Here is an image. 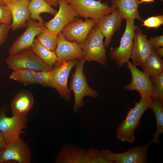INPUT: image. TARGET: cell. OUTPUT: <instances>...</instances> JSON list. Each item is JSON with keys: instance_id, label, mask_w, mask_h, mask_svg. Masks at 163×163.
<instances>
[{"instance_id": "obj_27", "label": "cell", "mask_w": 163, "mask_h": 163, "mask_svg": "<svg viewBox=\"0 0 163 163\" xmlns=\"http://www.w3.org/2000/svg\"><path fill=\"white\" fill-rule=\"evenodd\" d=\"M36 39L49 50L55 52L58 43V35L45 28L37 36Z\"/></svg>"}, {"instance_id": "obj_3", "label": "cell", "mask_w": 163, "mask_h": 163, "mask_svg": "<svg viewBox=\"0 0 163 163\" xmlns=\"http://www.w3.org/2000/svg\"><path fill=\"white\" fill-rule=\"evenodd\" d=\"M85 61L84 58L78 60L75 66V72L72 76L69 89L73 92L74 95L73 108L74 112H76L79 108L84 105V97L89 96L95 98L98 96V92L91 88L88 85L83 71V67Z\"/></svg>"}, {"instance_id": "obj_25", "label": "cell", "mask_w": 163, "mask_h": 163, "mask_svg": "<svg viewBox=\"0 0 163 163\" xmlns=\"http://www.w3.org/2000/svg\"><path fill=\"white\" fill-rule=\"evenodd\" d=\"M141 66L143 72L150 76L163 72V60L154 51Z\"/></svg>"}, {"instance_id": "obj_22", "label": "cell", "mask_w": 163, "mask_h": 163, "mask_svg": "<svg viewBox=\"0 0 163 163\" xmlns=\"http://www.w3.org/2000/svg\"><path fill=\"white\" fill-rule=\"evenodd\" d=\"M150 109L153 111L156 122V129L152 135L150 143L158 145L160 143L159 137L163 132V101L151 97Z\"/></svg>"}, {"instance_id": "obj_42", "label": "cell", "mask_w": 163, "mask_h": 163, "mask_svg": "<svg viewBox=\"0 0 163 163\" xmlns=\"http://www.w3.org/2000/svg\"><path fill=\"white\" fill-rule=\"evenodd\" d=\"M161 2H163V0H161Z\"/></svg>"}, {"instance_id": "obj_29", "label": "cell", "mask_w": 163, "mask_h": 163, "mask_svg": "<svg viewBox=\"0 0 163 163\" xmlns=\"http://www.w3.org/2000/svg\"><path fill=\"white\" fill-rule=\"evenodd\" d=\"M51 71H37L35 81L36 84H39L43 87H51Z\"/></svg>"}, {"instance_id": "obj_24", "label": "cell", "mask_w": 163, "mask_h": 163, "mask_svg": "<svg viewBox=\"0 0 163 163\" xmlns=\"http://www.w3.org/2000/svg\"><path fill=\"white\" fill-rule=\"evenodd\" d=\"M31 49L34 53L52 70L58 58L55 52L47 48L35 39Z\"/></svg>"}, {"instance_id": "obj_23", "label": "cell", "mask_w": 163, "mask_h": 163, "mask_svg": "<svg viewBox=\"0 0 163 163\" xmlns=\"http://www.w3.org/2000/svg\"><path fill=\"white\" fill-rule=\"evenodd\" d=\"M28 9L30 14V18L41 23L44 22L40 16V14L48 13L55 15L58 11L44 0H32L29 1Z\"/></svg>"}, {"instance_id": "obj_5", "label": "cell", "mask_w": 163, "mask_h": 163, "mask_svg": "<svg viewBox=\"0 0 163 163\" xmlns=\"http://www.w3.org/2000/svg\"><path fill=\"white\" fill-rule=\"evenodd\" d=\"M126 21L125 29L118 47L111 48L109 51L110 58L120 67H122L131 58L135 33L138 27L134 20Z\"/></svg>"}, {"instance_id": "obj_33", "label": "cell", "mask_w": 163, "mask_h": 163, "mask_svg": "<svg viewBox=\"0 0 163 163\" xmlns=\"http://www.w3.org/2000/svg\"><path fill=\"white\" fill-rule=\"evenodd\" d=\"M149 40L154 49L163 46V35L151 37Z\"/></svg>"}, {"instance_id": "obj_30", "label": "cell", "mask_w": 163, "mask_h": 163, "mask_svg": "<svg viewBox=\"0 0 163 163\" xmlns=\"http://www.w3.org/2000/svg\"><path fill=\"white\" fill-rule=\"evenodd\" d=\"M12 16L10 9L6 4L0 2V25L11 24Z\"/></svg>"}, {"instance_id": "obj_41", "label": "cell", "mask_w": 163, "mask_h": 163, "mask_svg": "<svg viewBox=\"0 0 163 163\" xmlns=\"http://www.w3.org/2000/svg\"><path fill=\"white\" fill-rule=\"evenodd\" d=\"M32 0H28V1H32Z\"/></svg>"}, {"instance_id": "obj_14", "label": "cell", "mask_w": 163, "mask_h": 163, "mask_svg": "<svg viewBox=\"0 0 163 163\" xmlns=\"http://www.w3.org/2000/svg\"><path fill=\"white\" fill-rule=\"evenodd\" d=\"M127 66L131 73V82L125 86L124 88L131 91H136L140 96L150 97L153 89V85L150 76L146 73L138 69L129 61L127 63Z\"/></svg>"}, {"instance_id": "obj_21", "label": "cell", "mask_w": 163, "mask_h": 163, "mask_svg": "<svg viewBox=\"0 0 163 163\" xmlns=\"http://www.w3.org/2000/svg\"><path fill=\"white\" fill-rule=\"evenodd\" d=\"M139 0H117L112 1V6L118 9L123 19H137L143 21L138 11Z\"/></svg>"}, {"instance_id": "obj_32", "label": "cell", "mask_w": 163, "mask_h": 163, "mask_svg": "<svg viewBox=\"0 0 163 163\" xmlns=\"http://www.w3.org/2000/svg\"><path fill=\"white\" fill-rule=\"evenodd\" d=\"M11 29L10 24L0 25V46L6 40Z\"/></svg>"}, {"instance_id": "obj_7", "label": "cell", "mask_w": 163, "mask_h": 163, "mask_svg": "<svg viewBox=\"0 0 163 163\" xmlns=\"http://www.w3.org/2000/svg\"><path fill=\"white\" fill-rule=\"evenodd\" d=\"M5 61L8 68L13 70L19 69L36 71H50L52 70L31 49L9 55Z\"/></svg>"}, {"instance_id": "obj_4", "label": "cell", "mask_w": 163, "mask_h": 163, "mask_svg": "<svg viewBox=\"0 0 163 163\" xmlns=\"http://www.w3.org/2000/svg\"><path fill=\"white\" fill-rule=\"evenodd\" d=\"M104 37L99 29L95 26L82 45L85 61H96L104 66L106 65L107 58Z\"/></svg>"}, {"instance_id": "obj_6", "label": "cell", "mask_w": 163, "mask_h": 163, "mask_svg": "<svg viewBox=\"0 0 163 163\" xmlns=\"http://www.w3.org/2000/svg\"><path fill=\"white\" fill-rule=\"evenodd\" d=\"M75 10L78 17L99 20L111 13L115 8L100 0H65Z\"/></svg>"}, {"instance_id": "obj_36", "label": "cell", "mask_w": 163, "mask_h": 163, "mask_svg": "<svg viewBox=\"0 0 163 163\" xmlns=\"http://www.w3.org/2000/svg\"><path fill=\"white\" fill-rule=\"evenodd\" d=\"M47 3L50 5L51 6L54 7H57L59 4L56 0H44Z\"/></svg>"}, {"instance_id": "obj_16", "label": "cell", "mask_w": 163, "mask_h": 163, "mask_svg": "<svg viewBox=\"0 0 163 163\" xmlns=\"http://www.w3.org/2000/svg\"><path fill=\"white\" fill-rule=\"evenodd\" d=\"M59 10L54 17L45 23L46 28L53 33L58 35L69 24L78 17L74 9L65 0L59 3Z\"/></svg>"}, {"instance_id": "obj_37", "label": "cell", "mask_w": 163, "mask_h": 163, "mask_svg": "<svg viewBox=\"0 0 163 163\" xmlns=\"http://www.w3.org/2000/svg\"><path fill=\"white\" fill-rule=\"evenodd\" d=\"M154 0H141L139 1V4L143 2H153Z\"/></svg>"}, {"instance_id": "obj_17", "label": "cell", "mask_w": 163, "mask_h": 163, "mask_svg": "<svg viewBox=\"0 0 163 163\" xmlns=\"http://www.w3.org/2000/svg\"><path fill=\"white\" fill-rule=\"evenodd\" d=\"M154 51V49L150 43L147 36L141 29L136 30L133 40L131 57L132 63L136 66H141Z\"/></svg>"}, {"instance_id": "obj_28", "label": "cell", "mask_w": 163, "mask_h": 163, "mask_svg": "<svg viewBox=\"0 0 163 163\" xmlns=\"http://www.w3.org/2000/svg\"><path fill=\"white\" fill-rule=\"evenodd\" d=\"M150 77L153 85L152 97L163 101V72Z\"/></svg>"}, {"instance_id": "obj_8", "label": "cell", "mask_w": 163, "mask_h": 163, "mask_svg": "<svg viewBox=\"0 0 163 163\" xmlns=\"http://www.w3.org/2000/svg\"><path fill=\"white\" fill-rule=\"evenodd\" d=\"M78 60H73L63 62L58 66L53 67L51 71V87L56 89L61 97L69 101L71 97V91L68 86V80L72 69Z\"/></svg>"}, {"instance_id": "obj_26", "label": "cell", "mask_w": 163, "mask_h": 163, "mask_svg": "<svg viewBox=\"0 0 163 163\" xmlns=\"http://www.w3.org/2000/svg\"><path fill=\"white\" fill-rule=\"evenodd\" d=\"M36 72L28 69H17L13 70L9 78L10 79L18 81L24 85L36 84L35 76Z\"/></svg>"}, {"instance_id": "obj_19", "label": "cell", "mask_w": 163, "mask_h": 163, "mask_svg": "<svg viewBox=\"0 0 163 163\" xmlns=\"http://www.w3.org/2000/svg\"><path fill=\"white\" fill-rule=\"evenodd\" d=\"M28 0H9L7 4L11 11L12 21L11 29L14 31L27 26V22L30 18Z\"/></svg>"}, {"instance_id": "obj_35", "label": "cell", "mask_w": 163, "mask_h": 163, "mask_svg": "<svg viewBox=\"0 0 163 163\" xmlns=\"http://www.w3.org/2000/svg\"><path fill=\"white\" fill-rule=\"evenodd\" d=\"M6 144L5 140L0 131V150L3 148Z\"/></svg>"}, {"instance_id": "obj_2", "label": "cell", "mask_w": 163, "mask_h": 163, "mask_svg": "<svg viewBox=\"0 0 163 163\" xmlns=\"http://www.w3.org/2000/svg\"><path fill=\"white\" fill-rule=\"evenodd\" d=\"M57 163H108L102 150H85L72 145H64L56 158Z\"/></svg>"}, {"instance_id": "obj_10", "label": "cell", "mask_w": 163, "mask_h": 163, "mask_svg": "<svg viewBox=\"0 0 163 163\" xmlns=\"http://www.w3.org/2000/svg\"><path fill=\"white\" fill-rule=\"evenodd\" d=\"M46 28L45 23L29 18L27 21V28L25 31L16 39L9 48V55L31 49L35 37Z\"/></svg>"}, {"instance_id": "obj_18", "label": "cell", "mask_w": 163, "mask_h": 163, "mask_svg": "<svg viewBox=\"0 0 163 163\" xmlns=\"http://www.w3.org/2000/svg\"><path fill=\"white\" fill-rule=\"evenodd\" d=\"M122 20L118 9L115 8L111 13L98 20L95 26L105 38L104 45L105 48L109 46L115 33L120 29Z\"/></svg>"}, {"instance_id": "obj_38", "label": "cell", "mask_w": 163, "mask_h": 163, "mask_svg": "<svg viewBox=\"0 0 163 163\" xmlns=\"http://www.w3.org/2000/svg\"><path fill=\"white\" fill-rule=\"evenodd\" d=\"M9 0H0V2L3 3L7 4Z\"/></svg>"}, {"instance_id": "obj_12", "label": "cell", "mask_w": 163, "mask_h": 163, "mask_svg": "<svg viewBox=\"0 0 163 163\" xmlns=\"http://www.w3.org/2000/svg\"><path fill=\"white\" fill-rule=\"evenodd\" d=\"M27 120V117L13 115L11 117H8L5 109L0 110V131L7 144L20 137L26 126Z\"/></svg>"}, {"instance_id": "obj_11", "label": "cell", "mask_w": 163, "mask_h": 163, "mask_svg": "<svg viewBox=\"0 0 163 163\" xmlns=\"http://www.w3.org/2000/svg\"><path fill=\"white\" fill-rule=\"evenodd\" d=\"M31 158L30 148L19 137L0 150V163L14 161L19 163H30Z\"/></svg>"}, {"instance_id": "obj_15", "label": "cell", "mask_w": 163, "mask_h": 163, "mask_svg": "<svg viewBox=\"0 0 163 163\" xmlns=\"http://www.w3.org/2000/svg\"><path fill=\"white\" fill-rule=\"evenodd\" d=\"M55 53L58 60L53 67L59 66L65 62L80 60L84 58L82 45L75 41L66 40L61 32L58 34V43Z\"/></svg>"}, {"instance_id": "obj_20", "label": "cell", "mask_w": 163, "mask_h": 163, "mask_svg": "<svg viewBox=\"0 0 163 163\" xmlns=\"http://www.w3.org/2000/svg\"><path fill=\"white\" fill-rule=\"evenodd\" d=\"M34 99L29 91L23 90L19 92L12 101L11 107L13 115L26 117L33 107Z\"/></svg>"}, {"instance_id": "obj_39", "label": "cell", "mask_w": 163, "mask_h": 163, "mask_svg": "<svg viewBox=\"0 0 163 163\" xmlns=\"http://www.w3.org/2000/svg\"><path fill=\"white\" fill-rule=\"evenodd\" d=\"M56 1L58 3H59V2H60L62 0H56Z\"/></svg>"}, {"instance_id": "obj_31", "label": "cell", "mask_w": 163, "mask_h": 163, "mask_svg": "<svg viewBox=\"0 0 163 163\" xmlns=\"http://www.w3.org/2000/svg\"><path fill=\"white\" fill-rule=\"evenodd\" d=\"M142 21L143 23L141 26L149 28H158L163 24V15L152 16Z\"/></svg>"}, {"instance_id": "obj_40", "label": "cell", "mask_w": 163, "mask_h": 163, "mask_svg": "<svg viewBox=\"0 0 163 163\" xmlns=\"http://www.w3.org/2000/svg\"><path fill=\"white\" fill-rule=\"evenodd\" d=\"M101 1L102 0H100ZM117 0H112V1H117Z\"/></svg>"}, {"instance_id": "obj_13", "label": "cell", "mask_w": 163, "mask_h": 163, "mask_svg": "<svg viewBox=\"0 0 163 163\" xmlns=\"http://www.w3.org/2000/svg\"><path fill=\"white\" fill-rule=\"evenodd\" d=\"M98 21L91 19L83 20L77 18L66 26L61 32L67 40L82 45Z\"/></svg>"}, {"instance_id": "obj_1", "label": "cell", "mask_w": 163, "mask_h": 163, "mask_svg": "<svg viewBox=\"0 0 163 163\" xmlns=\"http://www.w3.org/2000/svg\"><path fill=\"white\" fill-rule=\"evenodd\" d=\"M151 99V97L140 96L139 101L135 103L134 107L129 110L125 119L116 128V137L122 142L132 143L135 142L136 137L134 130L139 126L141 118L144 112L150 109Z\"/></svg>"}, {"instance_id": "obj_34", "label": "cell", "mask_w": 163, "mask_h": 163, "mask_svg": "<svg viewBox=\"0 0 163 163\" xmlns=\"http://www.w3.org/2000/svg\"><path fill=\"white\" fill-rule=\"evenodd\" d=\"M154 51L161 58L163 57V48L162 47H159L154 49Z\"/></svg>"}, {"instance_id": "obj_9", "label": "cell", "mask_w": 163, "mask_h": 163, "mask_svg": "<svg viewBox=\"0 0 163 163\" xmlns=\"http://www.w3.org/2000/svg\"><path fill=\"white\" fill-rule=\"evenodd\" d=\"M151 144L150 142L121 153H115L109 149L101 150L104 157L110 163H146L148 157L147 152Z\"/></svg>"}]
</instances>
